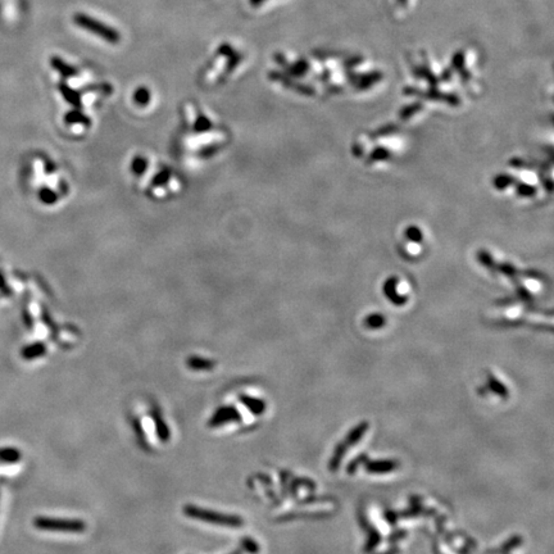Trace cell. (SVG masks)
<instances>
[{
  "label": "cell",
  "mask_w": 554,
  "mask_h": 554,
  "mask_svg": "<svg viewBox=\"0 0 554 554\" xmlns=\"http://www.w3.org/2000/svg\"><path fill=\"white\" fill-rule=\"evenodd\" d=\"M42 353H44V345L37 344V345L31 346V348H27V350L24 351V356L27 357V358H32V357L40 356Z\"/></svg>",
  "instance_id": "obj_8"
},
{
  "label": "cell",
  "mask_w": 554,
  "mask_h": 554,
  "mask_svg": "<svg viewBox=\"0 0 554 554\" xmlns=\"http://www.w3.org/2000/svg\"><path fill=\"white\" fill-rule=\"evenodd\" d=\"M185 512L186 515L190 516V517L198 518V520L208 521V522H213L216 525H222V526H231V527H237V526L242 525V521L239 517H235V516H225V515H218V513L211 512V511H204L202 508L198 507H189L185 508Z\"/></svg>",
  "instance_id": "obj_4"
},
{
  "label": "cell",
  "mask_w": 554,
  "mask_h": 554,
  "mask_svg": "<svg viewBox=\"0 0 554 554\" xmlns=\"http://www.w3.org/2000/svg\"><path fill=\"white\" fill-rule=\"evenodd\" d=\"M263 0H250V3L253 4V6H258V4L262 3Z\"/></svg>",
  "instance_id": "obj_9"
},
{
  "label": "cell",
  "mask_w": 554,
  "mask_h": 554,
  "mask_svg": "<svg viewBox=\"0 0 554 554\" xmlns=\"http://www.w3.org/2000/svg\"><path fill=\"white\" fill-rule=\"evenodd\" d=\"M229 143L230 134L198 112L191 122L184 120L179 132L173 135L172 148L177 161L195 167L216 158Z\"/></svg>",
  "instance_id": "obj_1"
},
{
  "label": "cell",
  "mask_w": 554,
  "mask_h": 554,
  "mask_svg": "<svg viewBox=\"0 0 554 554\" xmlns=\"http://www.w3.org/2000/svg\"><path fill=\"white\" fill-rule=\"evenodd\" d=\"M130 173L139 190L153 201H167L181 190L176 172L156 156L140 153L134 156Z\"/></svg>",
  "instance_id": "obj_2"
},
{
  "label": "cell",
  "mask_w": 554,
  "mask_h": 554,
  "mask_svg": "<svg viewBox=\"0 0 554 554\" xmlns=\"http://www.w3.org/2000/svg\"><path fill=\"white\" fill-rule=\"evenodd\" d=\"M73 22H75L77 26H80L81 29L87 30L88 32L95 34L97 36L107 40L110 44H117V42L120 41V34H118L115 29L102 24V22H99L98 19L91 18V17L86 16V14H76V16L73 17Z\"/></svg>",
  "instance_id": "obj_3"
},
{
  "label": "cell",
  "mask_w": 554,
  "mask_h": 554,
  "mask_svg": "<svg viewBox=\"0 0 554 554\" xmlns=\"http://www.w3.org/2000/svg\"><path fill=\"white\" fill-rule=\"evenodd\" d=\"M35 525L42 530H54V531H82L85 530V525L81 521L59 520V518H47L40 517L35 521Z\"/></svg>",
  "instance_id": "obj_5"
},
{
  "label": "cell",
  "mask_w": 554,
  "mask_h": 554,
  "mask_svg": "<svg viewBox=\"0 0 554 554\" xmlns=\"http://www.w3.org/2000/svg\"><path fill=\"white\" fill-rule=\"evenodd\" d=\"M134 102L136 103V105L139 107H146L150 102V93L146 87H139L138 90L134 93Z\"/></svg>",
  "instance_id": "obj_6"
},
{
  "label": "cell",
  "mask_w": 554,
  "mask_h": 554,
  "mask_svg": "<svg viewBox=\"0 0 554 554\" xmlns=\"http://www.w3.org/2000/svg\"><path fill=\"white\" fill-rule=\"evenodd\" d=\"M53 64H54L55 68H58V70L60 71V73H63L64 76H73L76 75V70L73 67H71V65H67L65 63H63L62 60L59 59H54V62H53Z\"/></svg>",
  "instance_id": "obj_7"
}]
</instances>
